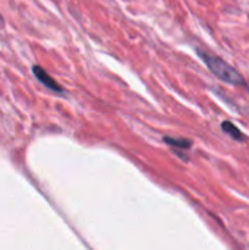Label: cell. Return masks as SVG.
I'll return each instance as SVG.
<instances>
[{
	"mask_svg": "<svg viewBox=\"0 0 249 250\" xmlns=\"http://www.w3.org/2000/svg\"><path fill=\"white\" fill-rule=\"evenodd\" d=\"M32 72H34V75L37 76V79H38L41 83H44L47 88H50V89H53V91H57V92L62 91V86L57 85V83L54 82V79H53L50 75H47L40 66H34V67H32Z\"/></svg>",
	"mask_w": 249,
	"mask_h": 250,
	"instance_id": "cell-2",
	"label": "cell"
},
{
	"mask_svg": "<svg viewBox=\"0 0 249 250\" xmlns=\"http://www.w3.org/2000/svg\"><path fill=\"white\" fill-rule=\"evenodd\" d=\"M200 56L203 57L204 63L208 66V69L219 78L222 79L223 82H227V83H232V85H244V78L242 75L233 69L227 62H225L223 59L220 57H216V56H210V54H205L203 51H200Z\"/></svg>",
	"mask_w": 249,
	"mask_h": 250,
	"instance_id": "cell-1",
	"label": "cell"
},
{
	"mask_svg": "<svg viewBox=\"0 0 249 250\" xmlns=\"http://www.w3.org/2000/svg\"><path fill=\"white\" fill-rule=\"evenodd\" d=\"M222 129L229 135V136H232L233 139H236V141H242L244 139V135H242V132L232 123V122H223V125H222Z\"/></svg>",
	"mask_w": 249,
	"mask_h": 250,
	"instance_id": "cell-3",
	"label": "cell"
},
{
	"mask_svg": "<svg viewBox=\"0 0 249 250\" xmlns=\"http://www.w3.org/2000/svg\"><path fill=\"white\" fill-rule=\"evenodd\" d=\"M164 141L167 144H170L172 146H178V148H189L191 142L185 141V139H173V138H164Z\"/></svg>",
	"mask_w": 249,
	"mask_h": 250,
	"instance_id": "cell-4",
	"label": "cell"
}]
</instances>
